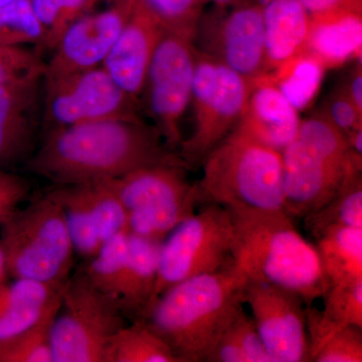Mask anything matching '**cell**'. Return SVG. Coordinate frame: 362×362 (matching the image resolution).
<instances>
[{
	"label": "cell",
	"instance_id": "obj_15",
	"mask_svg": "<svg viewBox=\"0 0 362 362\" xmlns=\"http://www.w3.org/2000/svg\"><path fill=\"white\" fill-rule=\"evenodd\" d=\"M136 0H117L107 11L82 16L71 23L54 45L45 78L89 70L103 64L129 18Z\"/></svg>",
	"mask_w": 362,
	"mask_h": 362
},
{
	"label": "cell",
	"instance_id": "obj_30",
	"mask_svg": "<svg viewBox=\"0 0 362 362\" xmlns=\"http://www.w3.org/2000/svg\"><path fill=\"white\" fill-rule=\"evenodd\" d=\"M59 308L49 312L30 329L0 343V362H54L51 332Z\"/></svg>",
	"mask_w": 362,
	"mask_h": 362
},
{
	"label": "cell",
	"instance_id": "obj_45",
	"mask_svg": "<svg viewBox=\"0 0 362 362\" xmlns=\"http://www.w3.org/2000/svg\"><path fill=\"white\" fill-rule=\"evenodd\" d=\"M11 0H0V6H4V4H8Z\"/></svg>",
	"mask_w": 362,
	"mask_h": 362
},
{
	"label": "cell",
	"instance_id": "obj_33",
	"mask_svg": "<svg viewBox=\"0 0 362 362\" xmlns=\"http://www.w3.org/2000/svg\"><path fill=\"white\" fill-rule=\"evenodd\" d=\"M165 32L194 42L211 0H143Z\"/></svg>",
	"mask_w": 362,
	"mask_h": 362
},
{
	"label": "cell",
	"instance_id": "obj_41",
	"mask_svg": "<svg viewBox=\"0 0 362 362\" xmlns=\"http://www.w3.org/2000/svg\"><path fill=\"white\" fill-rule=\"evenodd\" d=\"M61 8L62 21H63L64 32L73 21L84 16L95 0H57Z\"/></svg>",
	"mask_w": 362,
	"mask_h": 362
},
{
	"label": "cell",
	"instance_id": "obj_43",
	"mask_svg": "<svg viewBox=\"0 0 362 362\" xmlns=\"http://www.w3.org/2000/svg\"><path fill=\"white\" fill-rule=\"evenodd\" d=\"M11 279L6 251H4V247L0 242V286L8 282Z\"/></svg>",
	"mask_w": 362,
	"mask_h": 362
},
{
	"label": "cell",
	"instance_id": "obj_9",
	"mask_svg": "<svg viewBox=\"0 0 362 362\" xmlns=\"http://www.w3.org/2000/svg\"><path fill=\"white\" fill-rule=\"evenodd\" d=\"M232 243L233 220L228 209L206 204L195 211L161 242L156 299L177 283L230 263Z\"/></svg>",
	"mask_w": 362,
	"mask_h": 362
},
{
	"label": "cell",
	"instance_id": "obj_22",
	"mask_svg": "<svg viewBox=\"0 0 362 362\" xmlns=\"http://www.w3.org/2000/svg\"><path fill=\"white\" fill-rule=\"evenodd\" d=\"M263 16L269 73L306 52L311 16L297 0H267Z\"/></svg>",
	"mask_w": 362,
	"mask_h": 362
},
{
	"label": "cell",
	"instance_id": "obj_27",
	"mask_svg": "<svg viewBox=\"0 0 362 362\" xmlns=\"http://www.w3.org/2000/svg\"><path fill=\"white\" fill-rule=\"evenodd\" d=\"M104 362H180L170 347L144 321L123 326L112 337Z\"/></svg>",
	"mask_w": 362,
	"mask_h": 362
},
{
	"label": "cell",
	"instance_id": "obj_18",
	"mask_svg": "<svg viewBox=\"0 0 362 362\" xmlns=\"http://www.w3.org/2000/svg\"><path fill=\"white\" fill-rule=\"evenodd\" d=\"M299 111L263 76L254 80L246 108L237 129L282 153L296 139Z\"/></svg>",
	"mask_w": 362,
	"mask_h": 362
},
{
	"label": "cell",
	"instance_id": "obj_5",
	"mask_svg": "<svg viewBox=\"0 0 362 362\" xmlns=\"http://www.w3.org/2000/svg\"><path fill=\"white\" fill-rule=\"evenodd\" d=\"M25 202L0 226L11 277L64 285L76 252L63 207L49 192Z\"/></svg>",
	"mask_w": 362,
	"mask_h": 362
},
{
	"label": "cell",
	"instance_id": "obj_1",
	"mask_svg": "<svg viewBox=\"0 0 362 362\" xmlns=\"http://www.w3.org/2000/svg\"><path fill=\"white\" fill-rule=\"evenodd\" d=\"M25 165L56 185L115 180L148 166L190 168L157 128L140 118L106 119L47 131Z\"/></svg>",
	"mask_w": 362,
	"mask_h": 362
},
{
	"label": "cell",
	"instance_id": "obj_28",
	"mask_svg": "<svg viewBox=\"0 0 362 362\" xmlns=\"http://www.w3.org/2000/svg\"><path fill=\"white\" fill-rule=\"evenodd\" d=\"M129 251V232L122 230L107 240L82 271L100 291L119 305Z\"/></svg>",
	"mask_w": 362,
	"mask_h": 362
},
{
	"label": "cell",
	"instance_id": "obj_37",
	"mask_svg": "<svg viewBox=\"0 0 362 362\" xmlns=\"http://www.w3.org/2000/svg\"><path fill=\"white\" fill-rule=\"evenodd\" d=\"M321 111L345 136L362 128V112L357 109L342 87L330 95Z\"/></svg>",
	"mask_w": 362,
	"mask_h": 362
},
{
	"label": "cell",
	"instance_id": "obj_32",
	"mask_svg": "<svg viewBox=\"0 0 362 362\" xmlns=\"http://www.w3.org/2000/svg\"><path fill=\"white\" fill-rule=\"evenodd\" d=\"M96 221L103 243L127 230V213L109 183L105 181L80 183Z\"/></svg>",
	"mask_w": 362,
	"mask_h": 362
},
{
	"label": "cell",
	"instance_id": "obj_8",
	"mask_svg": "<svg viewBox=\"0 0 362 362\" xmlns=\"http://www.w3.org/2000/svg\"><path fill=\"white\" fill-rule=\"evenodd\" d=\"M254 85L237 71L197 49L192 102L194 131L178 154L189 168L202 163L239 124Z\"/></svg>",
	"mask_w": 362,
	"mask_h": 362
},
{
	"label": "cell",
	"instance_id": "obj_44",
	"mask_svg": "<svg viewBox=\"0 0 362 362\" xmlns=\"http://www.w3.org/2000/svg\"><path fill=\"white\" fill-rule=\"evenodd\" d=\"M211 1L216 6H228L237 4L240 0H211Z\"/></svg>",
	"mask_w": 362,
	"mask_h": 362
},
{
	"label": "cell",
	"instance_id": "obj_16",
	"mask_svg": "<svg viewBox=\"0 0 362 362\" xmlns=\"http://www.w3.org/2000/svg\"><path fill=\"white\" fill-rule=\"evenodd\" d=\"M44 76L0 84V169L26 164L42 127Z\"/></svg>",
	"mask_w": 362,
	"mask_h": 362
},
{
	"label": "cell",
	"instance_id": "obj_39",
	"mask_svg": "<svg viewBox=\"0 0 362 362\" xmlns=\"http://www.w3.org/2000/svg\"><path fill=\"white\" fill-rule=\"evenodd\" d=\"M207 362H250L246 354L228 333L223 332L207 354Z\"/></svg>",
	"mask_w": 362,
	"mask_h": 362
},
{
	"label": "cell",
	"instance_id": "obj_42",
	"mask_svg": "<svg viewBox=\"0 0 362 362\" xmlns=\"http://www.w3.org/2000/svg\"><path fill=\"white\" fill-rule=\"evenodd\" d=\"M342 89L346 93L347 96L350 98L357 109L362 112V66L361 61L358 65L351 71L345 81L344 84L341 86Z\"/></svg>",
	"mask_w": 362,
	"mask_h": 362
},
{
	"label": "cell",
	"instance_id": "obj_6",
	"mask_svg": "<svg viewBox=\"0 0 362 362\" xmlns=\"http://www.w3.org/2000/svg\"><path fill=\"white\" fill-rule=\"evenodd\" d=\"M187 169L148 166L106 180L127 213L128 232L162 242L197 211L201 194L197 183L187 180Z\"/></svg>",
	"mask_w": 362,
	"mask_h": 362
},
{
	"label": "cell",
	"instance_id": "obj_24",
	"mask_svg": "<svg viewBox=\"0 0 362 362\" xmlns=\"http://www.w3.org/2000/svg\"><path fill=\"white\" fill-rule=\"evenodd\" d=\"M315 247L331 286L362 280V228L332 226Z\"/></svg>",
	"mask_w": 362,
	"mask_h": 362
},
{
	"label": "cell",
	"instance_id": "obj_21",
	"mask_svg": "<svg viewBox=\"0 0 362 362\" xmlns=\"http://www.w3.org/2000/svg\"><path fill=\"white\" fill-rule=\"evenodd\" d=\"M160 240L129 233V251L119 306L130 322L144 321L156 302Z\"/></svg>",
	"mask_w": 362,
	"mask_h": 362
},
{
	"label": "cell",
	"instance_id": "obj_10",
	"mask_svg": "<svg viewBox=\"0 0 362 362\" xmlns=\"http://www.w3.org/2000/svg\"><path fill=\"white\" fill-rule=\"evenodd\" d=\"M136 102L103 66L44 78L42 128L47 132L106 119L139 118Z\"/></svg>",
	"mask_w": 362,
	"mask_h": 362
},
{
	"label": "cell",
	"instance_id": "obj_25",
	"mask_svg": "<svg viewBox=\"0 0 362 362\" xmlns=\"http://www.w3.org/2000/svg\"><path fill=\"white\" fill-rule=\"evenodd\" d=\"M325 71V66L319 59L304 52L263 77L300 111L315 99Z\"/></svg>",
	"mask_w": 362,
	"mask_h": 362
},
{
	"label": "cell",
	"instance_id": "obj_40",
	"mask_svg": "<svg viewBox=\"0 0 362 362\" xmlns=\"http://www.w3.org/2000/svg\"><path fill=\"white\" fill-rule=\"evenodd\" d=\"M310 16L339 11L347 7L362 6V0H297Z\"/></svg>",
	"mask_w": 362,
	"mask_h": 362
},
{
	"label": "cell",
	"instance_id": "obj_31",
	"mask_svg": "<svg viewBox=\"0 0 362 362\" xmlns=\"http://www.w3.org/2000/svg\"><path fill=\"white\" fill-rule=\"evenodd\" d=\"M0 42L45 45V32L30 0H11L0 6Z\"/></svg>",
	"mask_w": 362,
	"mask_h": 362
},
{
	"label": "cell",
	"instance_id": "obj_3",
	"mask_svg": "<svg viewBox=\"0 0 362 362\" xmlns=\"http://www.w3.org/2000/svg\"><path fill=\"white\" fill-rule=\"evenodd\" d=\"M232 261L249 281L298 295L307 306L331 284L316 247L298 232L285 211H230Z\"/></svg>",
	"mask_w": 362,
	"mask_h": 362
},
{
	"label": "cell",
	"instance_id": "obj_2",
	"mask_svg": "<svg viewBox=\"0 0 362 362\" xmlns=\"http://www.w3.org/2000/svg\"><path fill=\"white\" fill-rule=\"evenodd\" d=\"M249 279L233 261L165 290L144 322L166 342L180 362L206 361L240 309Z\"/></svg>",
	"mask_w": 362,
	"mask_h": 362
},
{
	"label": "cell",
	"instance_id": "obj_46",
	"mask_svg": "<svg viewBox=\"0 0 362 362\" xmlns=\"http://www.w3.org/2000/svg\"><path fill=\"white\" fill-rule=\"evenodd\" d=\"M95 1H96V0H95Z\"/></svg>",
	"mask_w": 362,
	"mask_h": 362
},
{
	"label": "cell",
	"instance_id": "obj_7",
	"mask_svg": "<svg viewBox=\"0 0 362 362\" xmlns=\"http://www.w3.org/2000/svg\"><path fill=\"white\" fill-rule=\"evenodd\" d=\"M126 324L115 300L98 290L78 270L64 286L52 322L54 362H104L112 337Z\"/></svg>",
	"mask_w": 362,
	"mask_h": 362
},
{
	"label": "cell",
	"instance_id": "obj_14",
	"mask_svg": "<svg viewBox=\"0 0 362 362\" xmlns=\"http://www.w3.org/2000/svg\"><path fill=\"white\" fill-rule=\"evenodd\" d=\"M245 304L273 362L311 361L306 303L282 288L249 281Z\"/></svg>",
	"mask_w": 362,
	"mask_h": 362
},
{
	"label": "cell",
	"instance_id": "obj_38",
	"mask_svg": "<svg viewBox=\"0 0 362 362\" xmlns=\"http://www.w3.org/2000/svg\"><path fill=\"white\" fill-rule=\"evenodd\" d=\"M30 185L21 176L0 169V226L28 201Z\"/></svg>",
	"mask_w": 362,
	"mask_h": 362
},
{
	"label": "cell",
	"instance_id": "obj_19",
	"mask_svg": "<svg viewBox=\"0 0 362 362\" xmlns=\"http://www.w3.org/2000/svg\"><path fill=\"white\" fill-rule=\"evenodd\" d=\"M65 284L11 279L0 286V343L30 329L59 306Z\"/></svg>",
	"mask_w": 362,
	"mask_h": 362
},
{
	"label": "cell",
	"instance_id": "obj_13",
	"mask_svg": "<svg viewBox=\"0 0 362 362\" xmlns=\"http://www.w3.org/2000/svg\"><path fill=\"white\" fill-rule=\"evenodd\" d=\"M284 211L304 218L325 206L362 165L296 137L282 151Z\"/></svg>",
	"mask_w": 362,
	"mask_h": 362
},
{
	"label": "cell",
	"instance_id": "obj_17",
	"mask_svg": "<svg viewBox=\"0 0 362 362\" xmlns=\"http://www.w3.org/2000/svg\"><path fill=\"white\" fill-rule=\"evenodd\" d=\"M164 32L143 0H136L127 23L104 59L107 73L136 101L144 90L150 62Z\"/></svg>",
	"mask_w": 362,
	"mask_h": 362
},
{
	"label": "cell",
	"instance_id": "obj_29",
	"mask_svg": "<svg viewBox=\"0 0 362 362\" xmlns=\"http://www.w3.org/2000/svg\"><path fill=\"white\" fill-rule=\"evenodd\" d=\"M304 220L307 230L315 239L332 226L362 228L361 173L351 176L330 202Z\"/></svg>",
	"mask_w": 362,
	"mask_h": 362
},
{
	"label": "cell",
	"instance_id": "obj_4",
	"mask_svg": "<svg viewBox=\"0 0 362 362\" xmlns=\"http://www.w3.org/2000/svg\"><path fill=\"white\" fill-rule=\"evenodd\" d=\"M202 204L228 211H284L282 153L235 128L202 161Z\"/></svg>",
	"mask_w": 362,
	"mask_h": 362
},
{
	"label": "cell",
	"instance_id": "obj_23",
	"mask_svg": "<svg viewBox=\"0 0 362 362\" xmlns=\"http://www.w3.org/2000/svg\"><path fill=\"white\" fill-rule=\"evenodd\" d=\"M322 310L306 308L310 359L324 342L349 326L362 327V280L332 285L324 295Z\"/></svg>",
	"mask_w": 362,
	"mask_h": 362
},
{
	"label": "cell",
	"instance_id": "obj_36",
	"mask_svg": "<svg viewBox=\"0 0 362 362\" xmlns=\"http://www.w3.org/2000/svg\"><path fill=\"white\" fill-rule=\"evenodd\" d=\"M226 332L246 354L250 362H273L254 319L247 315L244 308L238 312Z\"/></svg>",
	"mask_w": 362,
	"mask_h": 362
},
{
	"label": "cell",
	"instance_id": "obj_12",
	"mask_svg": "<svg viewBox=\"0 0 362 362\" xmlns=\"http://www.w3.org/2000/svg\"><path fill=\"white\" fill-rule=\"evenodd\" d=\"M197 62L192 40L164 32L150 62L144 90L157 130L171 149L183 141L181 118L192 102Z\"/></svg>",
	"mask_w": 362,
	"mask_h": 362
},
{
	"label": "cell",
	"instance_id": "obj_11",
	"mask_svg": "<svg viewBox=\"0 0 362 362\" xmlns=\"http://www.w3.org/2000/svg\"><path fill=\"white\" fill-rule=\"evenodd\" d=\"M197 40L199 52L250 80L267 73L262 1L240 0L233 6H214L202 16Z\"/></svg>",
	"mask_w": 362,
	"mask_h": 362
},
{
	"label": "cell",
	"instance_id": "obj_35",
	"mask_svg": "<svg viewBox=\"0 0 362 362\" xmlns=\"http://www.w3.org/2000/svg\"><path fill=\"white\" fill-rule=\"evenodd\" d=\"M312 361L361 362L362 327L349 326L338 331L317 350Z\"/></svg>",
	"mask_w": 362,
	"mask_h": 362
},
{
	"label": "cell",
	"instance_id": "obj_26",
	"mask_svg": "<svg viewBox=\"0 0 362 362\" xmlns=\"http://www.w3.org/2000/svg\"><path fill=\"white\" fill-rule=\"evenodd\" d=\"M49 192L63 207L76 254L87 259L94 257L104 243L82 185H57Z\"/></svg>",
	"mask_w": 362,
	"mask_h": 362
},
{
	"label": "cell",
	"instance_id": "obj_20",
	"mask_svg": "<svg viewBox=\"0 0 362 362\" xmlns=\"http://www.w3.org/2000/svg\"><path fill=\"white\" fill-rule=\"evenodd\" d=\"M362 6L311 16L306 52L326 70L361 59Z\"/></svg>",
	"mask_w": 362,
	"mask_h": 362
},
{
	"label": "cell",
	"instance_id": "obj_34",
	"mask_svg": "<svg viewBox=\"0 0 362 362\" xmlns=\"http://www.w3.org/2000/svg\"><path fill=\"white\" fill-rule=\"evenodd\" d=\"M45 75L40 54L23 45L0 42V84L20 82Z\"/></svg>",
	"mask_w": 362,
	"mask_h": 362
}]
</instances>
